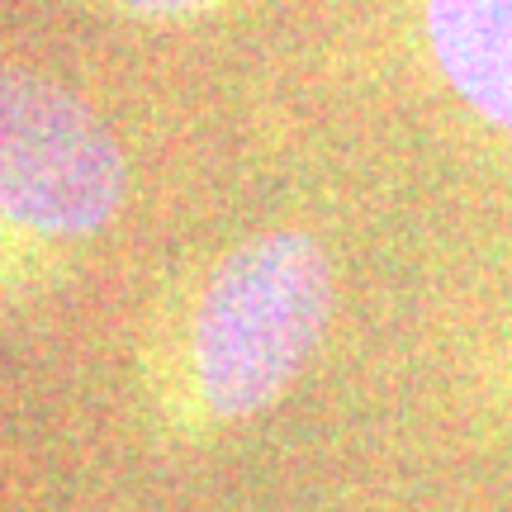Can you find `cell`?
I'll list each match as a JSON object with an SVG mask.
<instances>
[{"instance_id":"3","label":"cell","mask_w":512,"mask_h":512,"mask_svg":"<svg viewBox=\"0 0 512 512\" xmlns=\"http://www.w3.org/2000/svg\"><path fill=\"white\" fill-rule=\"evenodd\" d=\"M427 38L460 100L512 133V0H427Z\"/></svg>"},{"instance_id":"2","label":"cell","mask_w":512,"mask_h":512,"mask_svg":"<svg viewBox=\"0 0 512 512\" xmlns=\"http://www.w3.org/2000/svg\"><path fill=\"white\" fill-rule=\"evenodd\" d=\"M128 190L110 124L62 81L0 67V223L38 238H91Z\"/></svg>"},{"instance_id":"1","label":"cell","mask_w":512,"mask_h":512,"mask_svg":"<svg viewBox=\"0 0 512 512\" xmlns=\"http://www.w3.org/2000/svg\"><path fill=\"white\" fill-rule=\"evenodd\" d=\"M332 266L309 233H266L214 266L195 309V384L219 418L271 408L323 342Z\"/></svg>"},{"instance_id":"4","label":"cell","mask_w":512,"mask_h":512,"mask_svg":"<svg viewBox=\"0 0 512 512\" xmlns=\"http://www.w3.org/2000/svg\"><path fill=\"white\" fill-rule=\"evenodd\" d=\"M105 5L128 10V15H143V19H185V15L214 10L219 0H105Z\"/></svg>"}]
</instances>
